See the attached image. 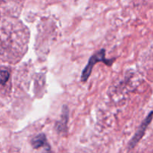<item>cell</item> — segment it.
Returning a JSON list of instances; mask_svg holds the SVG:
<instances>
[{"label": "cell", "instance_id": "cell-1", "mask_svg": "<svg viewBox=\"0 0 153 153\" xmlns=\"http://www.w3.org/2000/svg\"><path fill=\"white\" fill-rule=\"evenodd\" d=\"M98 62H103L104 64L107 65H111L112 63L113 62V59H105V50L102 49L100 50L97 53L92 56L89 59V62H88L87 65L84 69L83 70V72L81 74V81L82 82H86L89 79V76H90L91 73L92 71V68H93L94 65L96 64Z\"/></svg>", "mask_w": 153, "mask_h": 153}, {"label": "cell", "instance_id": "cell-2", "mask_svg": "<svg viewBox=\"0 0 153 153\" xmlns=\"http://www.w3.org/2000/svg\"><path fill=\"white\" fill-rule=\"evenodd\" d=\"M152 117H153V112H151V113H150L147 116L146 118L144 120V121L143 122L142 124L140 125V126L139 127L138 130L137 131V132L135 133L134 136L133 137V138L131 139V140L130 141V143H129V145H130L131 148H133V147H134V146L137 143L138 141H139L143 137V136L146 130L147 127H148L149 125V123H151L152 120Z\"/></svg>", "mask_w": 153, "mask_h": 153}, {"label": "cell", "instance_id": "cell-3", "mask_svg": "<svg viewBox=\"0 0 153 153\" xmlns=\"http://www.w3.org/2000/svg\"><path fill=\"white\" fill-rule=\"evenodd\" d=\"M69 117V110L67 106H63L62 111L61 120L56 125V128L59 132L65 131L67 127V123L68 121Z\"/></svg>", "mask_w": 153, "mask_h": 153}, {"label": "cell", "instance_id": "cell-4", "mask_svg": "<svg viewBox=\"0 0 153 153\" xmlns=\"http://www.w3.org/2000/svg\"><path fill=\"white\" fill-rule=\"evenodd\" d=\"M47 142V138L45 134H40L37 135L35 137L32 138L31 140V144H32V147L35 149H38L40 147L43 146Z\"/></svg>", "mask_w": 153, "mask_h": 153}, {"label": "cell", "instance_id": "cell-5", "mask_svg": "<svg viewBox=\"0 0 153 153\" xmlns=\"http://www.w3.org/2000/svg\"><path fill=\"white\" fill-rule=\"evenodd\" d=\"M9 72L7 70H0V83L5 85L9 79Z\"/></svg>", "mask_w": 153, "mask_h": 153}]
</instances>
